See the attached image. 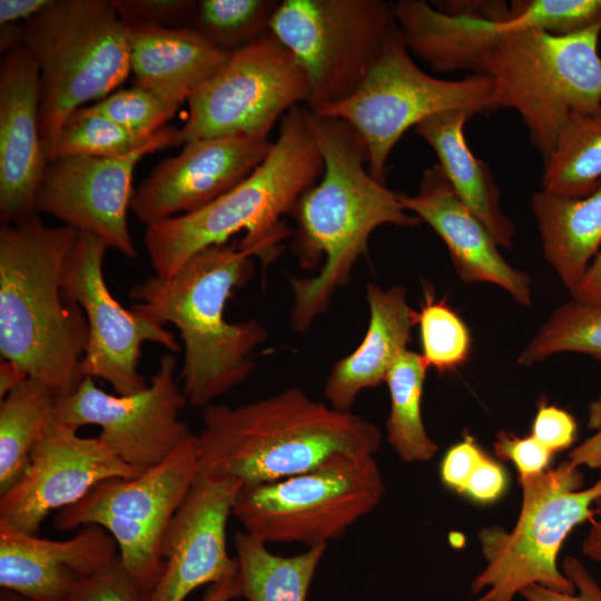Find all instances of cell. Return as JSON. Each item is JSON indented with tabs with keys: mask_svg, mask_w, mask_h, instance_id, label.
<instances>
[{
	"mask_svg": "<svg viewBox=\"0 0 601 601\" xmlns=\"http://www.w3.org/2000/svg\"><path fill=\"white\" fill-rule=\"evenodd\" d=\"M22 28L21 23H8L1 26L0 49L1 52H8L14 46L21 43Z\"/></svg>",
	"mask_w": 601,
	"mask_h": 601,
	"instance_id": "50",
	"label": "cell"
},
{
	"mask_svg": "<svg viewBox=\"0 0 601 601\" xmlns=\"http://www.w3.org/2000/svg\"><path fill=\"white\" fill-rule=\"evenodd\" d=\"M505 486L503 467L485 455L472 473L464 493L477 502L489 503L497 500Z\"/></svg>",
	"mask_w": 601,
	"mask_h": 601,
	"instance_id": "43",
	"label": "cell"
},
{
	"mask_svg": "<svg viewBox=\"0 0 601 601\" xmlns=\"http://www.w3.org/2000/svg\"><path fill=\"white\" fill-rule=\"evenodd\" d=\"M242 483L199 475L161 536L162 574L150 601H184L190 592L237 574L226 528Z\"/></svg>",
	"mask_w": 601,
	"mask_h": 601,
	"instance_id": "18",
	"label": "cell"
},
{
	"mask_svg": "<svg viewBox=\"0 0 601 601\" xmlns=\"http://www.w3.org/2000/svg\"><path fill=\"white\" fill-rule=\"evenodd\" d=\"M575 434L577 422L570 413L544 402L539 405L531 435L553 454L571 446Z\"/></svg>",
	"mask_w": 601,
	"mask_h": 601,
	"instance_id": "41",
	"label": "cell"
},
{
	"mask_svg": "<svg viewBox=\"0 0 601 601\" xmlns=\"http://www.w3.org/2000/svg\"><path fill=\"white\" fill-rule=\"evenodd\" d=\"M564 352L601 361V303L572 299L558 307L520 353L518 363L531 366Z\"/></svg>",
	"mask_w": 601,
	"mask_h": 601,
	"instance_id": "31",
	"label": "cell"
},
{
	"mask_svg": "<svg viewBox=\"0 0 601 601\" xmlns=\"http://www.w3.org/2000/svg\"><path fill=\"white\" fill-rule=\"evenodd\" d=\"M402 201L442 238L464 283L494 284L519 304L532 303L530 277L502 257L491 233L461 200L439 164L424 170L417 193L402 194Z\"/></svg>",
	"mask_w": 601,
	"mask_h": 601,
	"instance_id": "22",
	"label": "cell"
},
{
	"mask_svg": "<svg viewBox=\"0 0 601 601\" xmlns=\"http://www.w3.org/2000/svg\"><path fill=\"white\" fill-rule=\"evenodd\" d=\"M394 23V4L383 0H284L268 31L306 72V108L322 112L357 90Z\"/></svg>",
	"mask_w": 601,
	"mask_h": 601,
	"instance_id": "12",
	"label": "cell"
},
{
	"mask_svg": "<svg viewBox=\"0 0 601 601\" xmlns=\"http://www.w3.org/2000/svg\"><path fill=\"white\" fill-rule=\"evenodd\" d=\"M309 93L302 66L267 31L233 51L223 68L188 98L180 145L238 134L268 138L276 120L294 106L307 104Z\"/></svg>",
	"mask_w": 601,
	"mask_h": 601,
	"instance_id": "13",
	"label": "cell"
},
{
	"mask_svg": "<svg viewBox=\"0 0 601 601\" xmlns=\"http://www.w3.org/2000/svg\"><path fill=\"white\" fill-rule=\"evenodd\" d=\"M501 26L474 73L493 80L491 110L514 109L545 161L571 115L601 114V22L568 36Z\"/></svg>",
	"mask_w": 601,
	"mask_h": 601,
	"instance_id": "6",
	"label": "cell"
},
{
	"mask_svg": "<svg viewBox=\"0 0 601 601\" xmlns=\"http://www.w3.org/2000/svg\"><path fill=\"white\" fill-rule=\"evenodd\" d=\"M77 431L55 416L49 420L27 470L0 495V522L37 534L51 512L79 502L98 483L144 472L118 459L98 436L83 437Z\"/></svg>",
	"mask_w": 601,
	"mask_h": 601,
	"instance_id": "17",
	"label": "cell"
},
{
	"mask_svg": "<svg viewBox=\"0 0 601 601\" xmlns=\"http://www.w3.org/2000/svg\"><path fill=\"white\" fill-rule=\"evenodd\" d=\"M544 258L572 293L601 246V187L583 198L531 195Z\"/></svg>",
	"mask_w": 601,
	"mask_h": 601,
	"instance_id": "26",
	"label": "cell"
},
{
	"mask_svg": "<svg viewBox=\"0 0 601 601\" xmlns=\"http://www.w3.org/2000/svg\"><path fill=\"white\" fill-rule=\"evenodd\" d=\"M594 519L591 521L587 538L582 543V552L594 562L601 563V496L594 502Z\"/></svg>",
	"mask_w": 601,
	"mask_h": 601,
	"instance_id": "47",
	"label": "cell"
},
{
	"mask_svg": "<svg viewBox=\"0 0 601 601\" xmlns=\"http://www.w3.org/2000/svg\"><path fill=\"white\" fill-rule=\"evenodd\" d=\"M493 86V80L481 73L459 80L427 75L411 58L395 21L357 90L315 114L346 121L365 145L370 174L385 184L388 156L408 129L445 111L491 110Z\"/></svg>",
	"mask_w": 601,
	"mask_h": 601,
	"instance_id": "10",
	"label": "cell"
},
{
	"mask_svg": "<svg viewBox=\"0 0 601 601\" xmlns=\"http://www.w3.org/2000/svg\"><path fill=\"white\" fill-rule=\"evenodd\" d=\"M127 24L165 28H194L197 1L194 0H112Z\"/></svg>",
	"mask_w": 601,
	"mask_h": 601,
	"instance_id": "38",
	"label": "cell"
},
{
	"mask_svg": "<svg viewBox=\"0 0 601 601\" xmlns=\"http://www.w3.org/2000/svg\"><path fill=\"white\" fill-rule=\"evenodd\" d=\"M417 325L421 356L427 368L445 373L466 362L471 351L467 326L445 299H437L427 287H424Z\"/></svg>",
	"mask_w": 601,
	"mask_h": 601,
	"instance_id": "33",
	"label": "cell"
},
{
	"mask_svg": "<svg viewBox=\"0 0 601 601\" xmlns=\"http://www.w3.org/2000/svg\"><path fill=\"white\" fill-rule=\"evenodd\" d=\"M426 370L421 354L406 349L396 358L385 380L391 397L387 441L405 463L426 462L437 452L421 413Z\"/></svg>",
	"mask_w": 601,
	"mask_h": 601,
	"instance_id": "30",
	"label": "cell"
},
{
	"mask_svg": "<svg viewBox=\"0 0 601 601\" xmlns=\"http://www.w3.org/2000/svg\"><path fill=\"white\" fill-rule=\"evenodd\" d=\"M366 299L370 321L364 339L333 365L324 386L328 404L344 412L351 411L362 391L385 382L396 358L407 349L412 328L417 325L418 312L407 304L403 286L383 289L367 284Z\"/></svg>",
	"mask_w": 601,
	"mask_h": 601,
	"instance_id": "24",
	"label": "cell"
},
{
	"mask_svg": "<svg viewBox=\"0 0 601 601\" xmlns=\"http://www.w3.org/2000/svg\"><path fill=\"white\" fill-rule=\"evenodd\" d=\"M571 294L578 302L601 303V246Z\"/></svg>",
	"mask_w": 601,
	"mask_h": 601,
	"instance_id": "45",
	"label": "cell"
},
{
	"mask_svg": "<svg viewBox=\"0 0 601 601\" xmlns=\"http://www.w3.org/2000/svg\"><path fill=\"white\" fill-rule=\"evenodd\" d=\"M99 525L66 540H49L0 522V585L29 601H67L77 583L118 553Z\"/></svg>",
	"mask_w": 601,
	"mask_h": 601,
	"instance_id": "21",
	"label": "cell"
},
{
	"mask_svg": "<svg viewBox=\"0 0 601 601\" xmlns=\"http://www.w3.org/2000/svg\"><path fill=\"white\" fill-rule=\"evenodd\" d=\"M385 494L371 454H337L319 466L277 482L242 485L233 515L250 536L307 548L342 536Z\"/></svg>",
	"mask_w": 601,
	"mask_h": 601,
	"instance_id": "9",
	"label": "cell"
},
{
	"mask_svg": "<svg viewBox=\"0 0 601 601\" xmlns=\"http://www.w3.org/2000/svg\"><path fill=\"white\" fill-rule=\"evenodd\" d=\"M242 597L248 601H306L327 545L308 548L293 556L272 553L267 544L238 531L234 536Z\"/></svg>",
	"mask_w": 601,
	"mask_h": 601,
	"instance_id": "27",
	"label": "cell"
},
{
	"mask_svg": "<svg viewBox=\"0 0 601 601\" xmlns=\"http://www.w3.org/2000/svg\"><path fill=\"white\" fill-rule=\"evenodd\" d=\"M278 4L274 0H200L194 29L216 47L233 52L268 31Z\"/></svg>",
	"mask_w": 601,
	"mask_h": 601,
	"instance_id": "32",
	"label": "cell"
},
{
	"mask_svg": "<svg viewBox=\"0 0 601 601\" xmlns=\"http://www.w3.org/2000/svg\"><path fill=\"white\" fill-rule=\"evenodd\" d=\"M203 423L199 475L243 485L298 475L337 454L375 455L382 443L374 423L298 387L235 407L209 404Z\"/></svg>",
	"mask_w": 601,
	"mask_h": 601,
	"instance_id": "3",
	"label": "cell"
},
{
	"mask_svg": "<svg viewBox=\"0 0 601 601\" xmlns=\"http://www.w3.org/2000/svg\"><path fill=\"white\" fill-rule=\"evenodd\" d=\"M151 592L140 585L117 555L101 569L80 580L67 601H150Z\"/></svg>",
	"mask_w": 601,
	"mask_h": 601,
	"instance_id": "37",
	"label": "cell"
},
{
	"mask_svg": "<svg viewBox=\"0 0 601 601\" xmlns=\"http://www.w3.org/2000/svg\"><path fill=\"white\" fill-rule=\"evenodd\" d=\"M0 601H29V600L18 593L2 589Z\"/></svg>",
	"mask_w": 601,
	"mask_h": 601,
	"instance_id": "51",
	"label": "cell"
},
{
	"mask_svg": "<svg viewBox=\"0 0 601 601\" xmlns=\"http://www.w3.org/2000/svg\"><path fill=\"white\" fill-rule=\"evenodd\" d=\"M199 476L198 434H188L160 463L135 477L107 479L58 511L55 526L99 525L115 539L125 569L152 591L164 571L162 532Z\"/></svg>",
	"mask_w": 601,
	"mask_h": 601,
	"instance_id": "11",
	"label": "cell"
},
{
	"mask_svg": "<svg viewBox=\"0 0 601 601\" xmlns=\"http://www.w3.org/2000/svg\"><path fill=\"white\" fill-rule=\"evenodd\" d=\"M562 572L574 584V593H563L531 584L522 589L520 595L526 601H601V587L580 560L566 556Z\"/></svg>",
	"mask_w": 601,
	"mask_h": 601,
	"instance_id": "40",
	"label": "cell"
},
{
	"mask_svg": "<svg viewBox=\"0 0 601 601\" xmlns=\"http://www.w3.org/2000/svg\"><path fill=\"white\" fill-rule=\"evenodd\" d=\"M150 138L137 136L92 106L76 110L62 126L53 159L60 156L118 157L135 151ZM52 159V160H53Z\"/></svg>",
	"mask_w": 601,
	"mask_h": 601,
	"instance_id": "34",
	"label": "cell"
},
{
	"mask_svg": "<svg viewBox=\"0 0 601 601\" xmlns=\"http://www.w3.org/2000/svg\"><path fill=\"white\" fill-rule=\"evenodd\" d=\"M494 453L501 461L512 462L520 476L543 472L553 453L532 435L520 437L502 431L496 435Z\"/></svg>",
	"mask_w": 601,
	"mask_h": 601,
	"instance_id": "39",
	"label": "cell"
},
{
	"mask_svg": "<svg viewBox=\"0 0 601 601\" xmlns=\"http://www.w3.org/2000/svg\"><path fill=\"white\" fill-rule=\"evenodd\" d=\"M39 68L21 43L0 66V218L16 224L35 216L37 193L48 160L40 125Z\"/></svg>",
	"mask_w": 601,
	"mask_h": 601,
	"instance_id": "20",
	"label": "cell"
},
{
	"mask_svg": "<svg viewBox=\"0 0 601 601\" xmlns=\"http://www.w3.org/2000/svg\"><path fill=\"white\" fill-rule=\"evenodd\" d=\"M522 505L514 528L493 525L479 533L485 566L471 583L475 601H513L531 584L574 593L556 565L563 541L574 526L594 519L601 476L582 489L584 476L569 460L554 469L519 476Z\"/></svg>",
	"mask_w": 601,
	"mask_h": 601,
	"instance_id": "8",
	"label": "cell"
},
{
	"mask_svg": "<svg viewBox=\"0 0 601 601\" xmlns=\"http://www.w3.org/2000/svg\"><path fill=\"white\" fill-rule=\"evenodd\" d=\"M474 115L470 110L445 111L414 129L437 155L441 169L461 200L499 246L511 249L515 228L501 210L500 188L486 164L474 156L465 140L464 125Z\"/></svg>",
	"mask_w": 601,
	"mask_h": 601,
	"instance_id": "25",
	"label": "cell"
},
{
	"mask_svg": "<svg viewBox=\"0 0 601 601\" xmlns=\"http://www.w3.org/2000/svg\"><path fill=\"white\" fill-rule=\"evenodd\" d=\"M134 86L179 107L227 62L231 52L194 28L127 24Z\"/></svg>",
	"mask_w": 601,
	"mask_h": 601,
	"instance_id": "23",
	"label": "cell"
},
{
	"mask_svg": "<svg viewBox=\"0 0 601 601\" xmlns=\"http://www.w3.org/2000/svg\"><path fill=\"white\" fill-rule=\"evenodd\" d=\"M21 28L39 68L40 136L49 162L68 118L112 93L131 72L127 28L112 0H52Z\"/></svg>",
	"mask_w": 601,
	"mask_h": 601,
	"instance_id": "7",
	"label": "cell"
},
{
	"mask_svg": "<svg viewBox=\"0 0 601 601\" xmlns=\"http://www.w3.org/2000/svg\"><path fill=\"white\" fill-rule=\"evenodd\" d=\"M177 361L165 354L148 386L130 395L108 394L86 376L69 395L56 398L53 416L78 430L100 427L98 437L126 464L145 471L164 461L191 433L179 420L187 398L175 377Z\"/></svg>",
	"mask_w": 601,
	"mask_h": 601,
	"instance_id": "14",
	"label": "cell"
},
{
	"mask_svg": "<svg viewBox=\"0 0 601 601\" xmlns=\"http://www.w3.org/2000/svg\"><path fill=\"white\" fill-rule=\"evenodd\" d=\"M52 0H0V26L23 23L47 8Z\"/></svg>",
	"mask_w": 601,
	"mask_h": 601,
	"instance_id": "46",
	"label": "cell"
},
{
	"mask_svg": "<svg viewBox=\"0 0 601 601\" xmlns=\"http://www.w3.org/2000/svg\"><path fill=\"white\" fill-rule=\"evenodd\" d=\"M306 122L324 169L292 210L297 221L294 246L302 266L312 268L322 257L325 262L316 276L290 279V325L297 332L306 331L327 309L335 290L348 283L374 229L422 223L406 213L402 194L370 174L365 145L346 121L306 108Z\"/></svg>",
	"mask_w": 601,
	"mask_h": 601,
	"instance_id": "1",
	"label": "cell"
},
{
	"mask_svg": "<svg viewBox=\"0 0 601 601\" xmlns=\"http://www.w3.org/2000/svg\"><path fill=\"white\" fill-rule=\"evenodd\" d=\"M242 597L238 577L233 575L210 584L201 601H231Z\"/></svg>",
	"mask_w": 601,
	"mask_h": 601,
	"instance_id": "49",
	"label": "cell"
},
{
	"mask_svg": "<svg viewBox=\"0 0 601 601\" xmlns=\"http://www.w3.org/2000/svg\"><path fill=\"white\" fill-rule=\"evenodd\" d=\"M178 145L179 129L166 126L147 144L124 156L57 157L45 169L36 210L96 236L127 258H136L127 223L135 193V167L146 155Z\"/></svg>",
	"mask_w": 601,
	"mask_h": 601,
	"instance_id": "16",
	"label": "cell"
},
{
	"mask_svg": "<svg viewBox=\"0 0 601 601\" xmlns=\"http://www.w3.org/2000/svg\"><path fill=\"white\" fill-rule=\"evenodd\" d=\"M601 187V114H573L544 161L542 190L583 198Z\"/></svg>",
	"mask_w": 601,
	"mask_h": 601,
	"instance_id": "29",
	"label": "cell"
},
{
	"mask_svg": "<svg viewBox=\"0 0 601 601\" xmlns=\"http://www.w3.org/2000/svg\"><path fill=\"white\" fill-rule=\"evenodd\" d=\"M78 230L36 216L0 228V353L56 398L86 377L88 323L65 293V272Z\"/></svg>",
	"mask_w": 601,
	"mask_h": 601,
	"instance_id": "2",
	"label": "cell"
},
{
	"mask_svg": "<svg viewBox=\"0 0 601 601\" xmlns=\"http://www.w3.org/2000/svg\"><path fill=\"white\" fill-rule=\"evenodd\" d=\"M107 246L96 236L78 231L66 264L65 293L87 318L88 343L82 358L85 376L101 378L118 395L148 386L139 373L145 342L180 351L175 335L145 314L121 306L110 294L102 270Z\"/></svg>",
	"mask_w": 601,
	"mask_h": 601,
	"instance_id": "15",
	"label": "cell"
},
{
	"mask_svg": "<svg viewBox=\"0 0 601 601\" xmlns=\"http://www.w3.org/2000/svg\"><path fill=\"white\" fill-rule=\"evenodd\" d=\"M319 149L306 108H290L264 161L242 183L208 205L146 226L144 242L155 275L171 277L191 256L245 231L237 246L268 266L290 234L282 216L322 176Z\"/></svg>",
	"mask_w": 601,
	"mask_h": 601,
	"instance_id": "4",
	"label": "cell"
},
{
	"mask_svg": "<svg viewBox=\"0 0 601 601\" xmlns=\"http://www.w3.org/2000/svg\"><path fill=\"white\" fill-rule=\"evenodd\" d=\"M497 18L506 28L568 36L601 22V0H516L510 6L502 1Z\"/></svg>",
	"mask_w": 601,
	"mask_h": 601,
	"instance_id": "35",
	"label": "cell"
},
{
	"mask_svg": "<svg viewBox=\"0 0 601 601\" xmlns=\"http://www.w3.org/2000/svg\"><path fill=\"white\" fill-rule=\"evenodd\" d=\"M588 426L597 433L574 447L568 459L577 466L585 465L600 471L601 476V396L589 406Z\"/></svg>",
	"mask_w": 601,
	"mask_h": 601,
	"instance_id": "44",
	"label": "cell"
},
{
	"mask_svg": "<svg viewBox=\"0 0 601 601\" xmlns=\"http://www.w3.org/2000/svg\"><path fill=\"white\" fill-rule=\"evenodd\" d=\"M28 374L17 364L2 358L0 362V397L4 398L10 392L20 386Z\"/></svg>",
	"mask_w": 601,
	"mask_h": 601,
	"instance_id": "48",
	"label": "cell"
},
{
	"mask_svg": "<svg viewBox=\"0 0 601 601\" xmlns=\"http://www.w3.org/2000/svg\"><path fill=\"white\" fill-rule=\"evenodd\" d=\"M484 456L474 439L466 435L462 442L453 445L442 460L440 475L443 484L464 493L472 473Z\"/></svg>",
	"mask_w": 601,
	"mask_h": 601,
	"instance_id": "42",
	"label": "cell"
},
{
	"mask_svg": "<svg viewBox=\"0 0 601 601\" xmlns=\"http://www.w3.org/2000/svg\"><path fill=\"white\" fill-rule=\"evenodd\" d=\"M272 144L268 138L243 134L186 142L135 190L130 209L146 226L195 211L249 176Z\"/></svg>",
	"mask_w": 601,
	"mask_h": 601,
	"instance_id": "19",
	"label": "cell"
},
{
	"mask_svg": "<svg viewBox=\"0 0 601 601\" xmlns=\"http://www.w3.org/2000/svg\"><path fill=\"white\" fill-rule=\"evenodd\" d=\"M254 274L252 256L237 245H213L191 256L171 277L152 275L129 292L131 308L173 324L184 346L183 391L207 406L255 371L252 353L267 337L256 319L229 323L224 309L234 289Z\"/></svg>",
	"mask_w": 601,
	"mask_h": 601,
	"instance_id": "5",
	"label": "cell"
},
{
	"mask_svg": "<svg viewBox=\"0 0 601 601\" xmlns=\"http://www.w3.org/2000/svg\"><path fill=\"white\" fill-rule=\"evenodd\" d=\"M91 106L128 131L144 138H150L166 127V122L179 108L136 86L112 92Z\"/></svg>",
	"mask_w": 601,
	"mask_h": 601,
	"instance_id": "36",
	"label": "cell"
},
{
	"mask_svg": "<svg viewBox=\"0 0 601 601\" xmlns=\"http://www.w3.org/2000/svg\"><path fill=\"white\" fill-rule=\"evenodd\" d=\"M56 396L28 377L0 404V495L27 470L33 446L53 416Z\"/></svg>",
	"mask_w": 601,
	"mask_h": 601,
	"instance_id": "28",
	"label": "cell"
}]
</instances>
